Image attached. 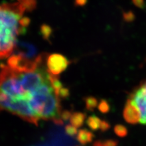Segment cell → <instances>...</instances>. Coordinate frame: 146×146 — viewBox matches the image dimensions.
<instances>
[{
	"label": "cell",
	"mask_w": 146,
	"mask_h": 146,
	"mask_svg": "<svg viewBox=\"0 0 146 146\" xmlns=\"http://www.w3.org/2000/svg\"><path fill=\"white\" fill-rule=\"evenodd\" d=\"M110 128V125L106 120H102L101 125H100V129L102 131H106Z\"/></svg>",
	"instance_id": "cell-18"
},
{
	"label": "cell",
	"mask_w": 146,
	"mask_h": 146,
	"mask_svg": "<svg viewBox=\"0 0 146 146\" xmlns=\"http://www.w3.org/2000/svg\"><path fill=\"white\" fill-rule=\"evenodd\" d=\"M70 62L61 54H51L47 58L45 64L47 70L53 75L58 76L66 69Z\"/></svg>",
	"instance_id": "cell-6"
},
{
	"label": "cell",
	"mask_w": 146,
	"mask_h": 146,
	"mask_svg": "<svg viewBox=\"0 0 146 146\" xmlns=\"http://www.w3.org/2000/svg\"><path fill=\"white\" fill-rule=\"evenodd\" d=\"M61 106L60 98L54 92L47 95L42 102L37 117L39 119L52 120L57 125H62L64 121L60 118Z\"/></svg>",
	"instance_id": "cell-4"
},
{
	"label": "cell",
	"mask_w": 146,
	"mask_h": 146,
	"mask_svg": "<svg viewBox=\"0 0 146 146\" xmlns=\"http://www.w3.org/2000/svg\"><path fill=\"white\" fill-rule=\"evenodd\" d=\"M127 102L134 106L139 112V123L146 125V82L133 91Z\"/></svg>",
	"instance_id": "cell-5"
},
{
	"label": "cell",
	"mask_w": 146,
	"mask_h": 146,
	"mask_svg": "<svg viewBox=\"0 0 146 146\" xmlns=\"http://www.w3.org/2000/svg\"><path fill=\"white\" fill-rule=\"evenodd\" d=\"M114 133L120 137H124L127 136L128 131L127 129L125 126L121 125H117L114 127Z\"/></svg>",
	"instance_id": "cell-13"
},
{
	"label": "cell",
	"mask_w": 146,
	"mask_h": 146,
	"mask_svg": "<svg viewBox=\"0 0 146 146\" xmlns=\"http://www.w3.org/2000/svg\"><path fill=\"white\" fill-rule=\"evenodd\" d=\"M133 2L139 8H143L144 5V0H133Z\"/></svg>",
	"instance_id": "cell-20"
},
{
	"label": "cell",
	"mask_w": 146,
	"mask_h": 146,
	"mask_svg": "<svg viewBox=\"0 0 146 146\" xmlns=\"http://www.w3.org/2000/svg\"><path fill=\"white\" fill-rule=\"evenodd\" d=\"M124 118L127 123L135 125L139 123L140 114L139 112L134 106L127 102L123 112Z\"/></svg>",
	"instance_id": "cell-7"
},
{
	"label": "cell",
	"mask_w": 146,
	"mask_h": 146,
	"mask_svg": "<svg viewBox=\"0 0 146 146\" xmlns=\"http://www.w3.org/2000/svg\"><path fill=\"white\" fill-rule=\"evenodd\" d=\"M50 81L51 85H52L53 89H54L55 94H56L59 91V90L61 88H62L63 85L61 81H60L59 78L58 76L53 75V74H50Z\"/></svg>",
	"instance_id": "cell-11"
},
{
	"label": "cell",
	"mask_w": 146,
	"mask_h": 146,
	"mask_svg": "<svg viewBox=\"0 0 146 146\" xmlns=\"http://www.w3.org/2000/svg\"><path fill=\"white\" fill-rule=\"evenodd\" d=\"M0 89L14 100H29L31 94L24 89L18 71L6 64L0 66Z\"/></svg>",
	"instance_id": "cell-2"
},
{
	"label": "cell",
	"mask_w": 146,
	"mask_h": 146,
	"mask_svg": "<svg viewBox=\"0 0 146 146\" xmlns=\"http://www.w3.org/2000/svg\"><path fill=\"white\" fill-rule=\"evenodd\" d=\"M102 120L100 119L96 115H92L87 118L86 123L88 127L90 128L91 130L97 131L100 129V125H101Z\"/></svg>",
	"instance_id": "cell-10"
},
{
	"label": "cell",
	"mask_w": 146,
	"mask_h": 146,
	"mask_svg": "<svg viewBox=\"0 0 146 146\" xmlns=\"http://www.w3.org/2000/svg\"><path fill=\"white\" fill-rule=\"evenodd\" d=\"M35 4V0H18L0 4V60L12 55L18 36L30 23L25 14Z\"/></svg>",
	"instance_id": "cell-1"
},
{
	"label": "cell",
	"mask_w": 146,
	"mask_h": 146,
	"mask_svg": "<svg viewBox=\"0 0 146 146\" xmlns=\"http://www.w3.org/2000/svg\"><path fill=\"white\" fill-rule=\"evenodd\" d=\"M94 137V135L91 131H89L87 129H81L79 130L76 139L82 145L91 143L93 141V139Z\"/></svg>",
	"instance_id": "cell-8"
},
{
	"label": "cell",
	"mask_w": 146,
	"mask_h": 146,
	"mask_svg": "<svg viewBox=\"0 0 146 146\" xmlns=\"http://www.w3.org/2000/svg\"><path fill=\"white\" fill-rule=\"evenodd\" d=\"M72 116V112L69 110H64L60 114V118L63 120L64 122L67 121L68 120H70V118Z\"/></svg>",
	"instance_id": "cell-17"
},
{
	"label": "cell",
	"mask_w": 146,
	"mask_h": 146,
	"mask_svg": "<svg viewBox=\"0 0 146 146\" xmlns=\"http://www.w3.org/2000/svg\"><path fill=\"white\" fill-rule=\"evenodd\" d=\"M110 105L106 100H101V101L98 104V110L103 114H106L110 111Z\"/></svg>",
	"instance_id": "cell-14"
},
{
	"label": "cell",
	"mask_w": 146,
	"mask_h": 146,
	"mask_svg": "<svg viewBox=\"0 0 146 146\" xmlns=\"http://www.w3.org/2000/svg\"><path fill=\"white\" fill-rule=\"evenodd\" d=\"M60 99H65V98H68L70 96V91L68 88L62 87L59 90V91L56 94Z\"/></svg>",
	"instance_id": "cell-15"
},
{
	"label": "cell",
	"mask_w": 146,
	"mask_h": 146,
	"mask_svg": "<svg viewBox=\"0 0 146 146\" xmlns=\"http://www.w3.org/2000/svg\"><path fill=\"white\" fill-rule=\"evenodd\" d=\"M0 108L10 111L28 123L38 125L39 118L36 116L29 104V100L25 99L14 100L7 94L0 92Z\"/></svg>",
	"instance_id": "cell-3"
},
{
	"label": "cell",
	"mask_w": 146,
	"mask_h": 146,
	"mask_svg": "<svg viewBox=\"0 0 146 146\" xmlns=\"http://www.w3.org/2000/svg\"><path fill=\"white\" fill-rule=\"evenodd\" d=\"M85 105H86V108L89 111H94L95 108H96L98 106V100L94 97H87L85 98Z\"/></svg>",
	"instance_id": "cell-12"
},
{
	"label": "cell",
	"mask_w": 146,
	"mask_h": 146,
	"mask_svg": "<svg viewBox=\"0 0 146 146\" xmlns=\"http://www.w3.org/2000/svg\"><path fill=\"white\" fill-rule=\"evenodd\" d=\"M86 119V114L83 112H74L70 118L71 125L76 128L81 127L83 126L85 120Z\"/></svg>",
	"instance_id": "cell-9"
},
{
	"label": "cell",
	"mask_w": 146,
	"mask_h": 146,
	"mask_svg": "<svg viewBox=\"0 0 146 146\" xmlns=\"http://www.w3.org/2000/svg\"><path fill=\"white\" fill-rule=\"evenodd\" d=\"M118 142L114 140H106L103 142V146H117Z\"/></svg>",
	"instance_id": "cell-19"
},
{
	"label": "cell",
	"mask_w": 146,
	"mask_h": 146,
	"mask_svg": "<svg viewBox=\"0 0 146 146\" xmlns=\"http://www.w3.org/2000/svg\"><path fill=\"white\" fill-rule=\"evenodd\" d=\"M66 133L69 136L73 137L77 134V129L72 125H66L65 127Z\"/></svg>",
	"instance_id": "cell-16"
}]
</instances>
